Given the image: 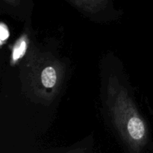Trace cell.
Masks as SVG:
<instances>
[{
    "label": "cell",
    "instance_id": "obj_1",
    "mask_svg": "<svg viewBox=\"0 0 153 153\" xmlns=\"http://www.w3.org/2000/svg\"><path fill=\"white\" fill-rule=\"evenodd\" d=\"M127 129L131 138L139 140L145 134V126L143 120L138 117H132L127 123Z\"/></svg>",
    "mask_w": 153,
    "mask_h": 153
},
{
    "label": "cell",
    "instance_id": "obj_2",
    "mask_svg": "<svg viewBox=\"0 0 153 153\" xmlns=\"http://www.w3.org/2000/svg\"><path fill=\"white\" fill-rule=\"evenodd\" d=\"M27 49V38L25 36H22L16 41L12 49L11 63L15 64L19 58H22L25 53Z\"/></svg>",
    "mask_w": 153,
    "mask_h": 153
},
{
    "label": "cell",
    "instance_id": "obj_3",
    "mask_svg": "<svg viewBox=\"0 0 153 153\" xmlns=\"http://www.w3.org/2000/svg\"><path fill=\"white\" fill-rule=\"evenodd\" d=\"M42 84L47 88H51L55 85L57 81V75L55 70L52 67H47L41 73Z\"/></svg>",
    "mask_w": 153,
    "mask_h": 153
},
{
    "label": "cell",
    "instance_id": "obj_4",
    "mask_svg": "<svg viewBox=\"0 0 153 153\" xmlns=\"http://www.w3.org/2000/svg\"><path fill=\"white\" fill-rule=\"evenodd\" d=\"M9 36H10V32H9L7 25L1 22L0 25V43H1V45L4 44V42L8 39Z\"/></svg>",
    "mask_w": 153,
    "mask_h": 153
}]
</instances>
